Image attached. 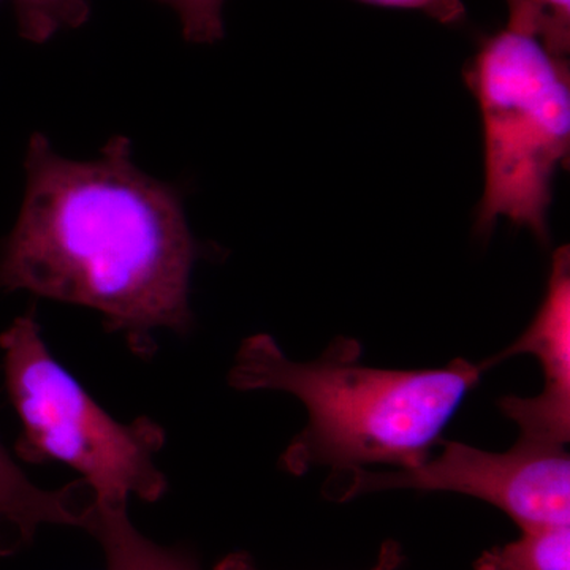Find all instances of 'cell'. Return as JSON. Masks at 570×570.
I'll return each instance as SVG.
<instances>
[{"label":"cell","mask_w":570,"mask_h":570,"mask_svg":"<svg viewBox=\"0 0 570 570\" xmlns=\"http://www.w3.org/2000/svg\"><path fill=\"white\" fill-rule=\"evenodd\" d=\"M18 29L26 40L45 43L61 29H75L89 18L86 0H11Z\"/></svg>","instance_id":"cell-11"},{"label":"cell","mask_w":570,"mask_h":570,"mask_svg":"<svg viewBox=\"0 0 570 570\" xmlns=\"http://www.w3.org/2000/svg\"><path fill=\"white\" fill-rule=\"evenodd\" d=\"M178 14L184 39L214 43L224 37L225 0H156Z\"/></svg>","instance_id":"cell-12"},{"label":"cell","mask_w":570,"mask_h":570,"mask_svg":"<svg viewBox=\"0 0 570 570\" xmlns=\"http://www.w3.org/2000/svg\"><path fill=\"white\" fill-rule=\"evenodd\" d=\"M385 490L466 494L508 513L520 528L570 524L568 452L524 438L501 453L442 439L414 468L333 472L324 493L333 501L346 502Z\"/></svg>","instance_id":"cell-5"},{"label":"cell","mask_w":570,"mask_h":570,"mask_svg":"<svg viewBox=\"0 0 570 570\" xmlns=\"http://www.w3.org/2000/svg\"><path fill=\"white\" fill-rule=\"evenodd\" d=\"M21 546L20 540L6 527L0 523V557H9Z\"/></svg>","instance_id":"cell-15"},{"label":"cell","mask_w":570,"mask_h":570,"mask_svg":"<svg viewBox=\"0 0 570 570\" xmlns=\"http://www.w3.org/2000/svg\"><path fill=\"white\" fill-rule=\"evenodd\" d=\"M508 29L539 40L543 47L568 59L570 51V0H505Z\"/></svg>","instance_id":"cell-10"},{"label":"cell","mask_w":570,"mask_h":570,"mask_svg":"<svg viewBox=\"0 0 570 570\" xmlns=\"http://www.w3.org/2000/svg\"><path fill=\"white\" fill-rule=\"evenodd\" d=\"M371 6L390 9L415 10L441 24H459L466 18V7L461 0H360Z\"/></svg>","instance_id":"cell-13"},{"label":"cell","mask_w":570,"mask_h":570,"mask_svg":"<svg viewBox=\"0 0 570 570\" xmlns=\"http://www.w3.org/2000/svg\"><path fill=\"white\" fill-rule=\"evenodd\" d=\"M466 82L485 132V190L478 232L499 217L547 239L553 179L570 153V70L539 40L505 28L480 43Z\"/></svg>","instance_id":"cell-3"},{"label":"cell","mask_w":570,"mask_h":570,"mask_svg":"<svg viewBox=\"0 0 570 570\" xmlns=\"http://www.w3.org/2000/svg\"><path fill=\"white\" fill-rule=\"evenodd\" d=\"M99 540L108 570H202L186 550L164 547L142 535L127 515V505L92 501L88 528Z\"/></svg>","instance_id":"cell-8"},{"label":"cell","mask_w":570,"mask_h":570,"mask_svg":"<svg viewBox=\"0 0 570 570\" xmlns=\"http://www.w3.org/2000/svg\"><path fill=\"white\" fill-rule=\"evenodd\" d=\"M532 355L542 367L543 389L532 397L508 396L501 411L519 425L520 438L564 448L570 438V253L554 250L546 298L531 325L502 354L483 366L517 355Z\"/></svg>","instance_id":"cell-6"},{"label":"cell","mask_w":570,"mask_h":570,"mask_svg":"<svg viewBox=\"0 0 570 570\" xmlns=\"http://www.w3.org/2000/svg\"><path fill=\"white\" fill-rule=\"evenodd\" d=\"M483 363L456 358L438 370H382L362 363V346L336 337L313 362H295L275 337L243 341L228 374L238 392L288 393L307 411L281 466L292 475L389 464L414 468L431 455L464 397L479 384Z\"/></svg>","instance_id":"cell-2"},{"label":"cell","mask_w":570,"mask_h":570,"mask_svg":"<svg viewBox=\"0 0 570 570\" xmlns=\"http://www.w3.org/2000/svg\"><path fill=\"white\" fill-rule=\"evenodd\" d=\"M92 493L85 482L45 490L32 482L0 442V523L21 543L31 542L41 527L59 524L86 530Z\"/></svg>","instance_id":"cell-7"},{"label":"cell","mask_w":570,"mask_h":570,"mask_svg":"<svg viewBox=\"0 0 570 570\" xmlns=\"http://www.w3.org/2000/svg\"><path fill=\"white\" fill-rule=\"evenodd\" d=\"M513 542L487 550L475 570H570V524L520 528Z\"/></svg>","instance_id":"cell-9"},{"label":"cell","mask_w":570,"mask_h":570,"mask_svg":"<svg viewBox=\"0 0 570 570\" xmlns=\"http://www.w3.org/2000/svg\"><path fill=\"white\" fill-rule=\"evenodd\" d=\"M401 562V550L396 543H385L384 549L381 551V558L376 568L373 570H393L400 566ZM214 570H258L255 568L253 558L247 553H232L227 558L217 562Z\"/></svg>","instance_id":"cell-14"},{"label":"cell","mask_w":570,"mask_h":570,"mask_svg":"<svg viewBox=\"0 0 570 570\" xmlns=\"http://www.w3.org/2000/svg\"><path fill=\"white\" fill-rule=\"evenodd\" d=\"M0 348L7 390L22 425L20 459L67 464L97 504L164 497L168 482L156 464L165 444L159 423L112 419L51 355L32 313L14 318L0 335Z\"/></svg>","instance_id":"cell-4"},{"label":"cell","mask_w":570,"mask_h":570,"mask_svg":"<svg viewBox=\"0 0 570 570\" xmlns=\"http://www.w3.org/2000/svg\"><path fill=\"white\" fill-rule=\"evenodd\" d=\"M24 200L2 253L0 288L91 307L135 355L154 333L193 325L190 276L198 257L181 198L135 165L129 138L96 160H71L36 134Z\"/></svg>","instance_id":"cell-1"}]
</instances>
